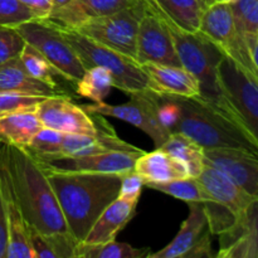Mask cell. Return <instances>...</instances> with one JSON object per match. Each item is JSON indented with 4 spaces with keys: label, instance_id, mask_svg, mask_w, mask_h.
<instances>
[{
    "label": "cell",
    "instance_id": "cell-1",
    "mask_svg": "<svg viewBox=\"0 0 258 258\" xmlns=\"http://www.w3.org/2000/svg\"><path fill=\"white\" fill-rule=\"evenodd\" d=\"M43 166L68 233L76 242H82L103 209L118 197L122 175L60 171Z\"/></svg>",
    "mask_w": 258,
    "mask_h": 258
},
{
    "label": "cell",
    "instance_id": "cell-20",
    "mask_svg": "<svg viewBox=\"0 0 258 258\" xmlns=\"http://www.w3.org/2000/svg\"><path fill=\"white\" fill-rule=\"evenodd\" d=\"M138 202L116 198L98 216L82 242L85 243H105L113 241L121 229L135 216Z\"/></svg>",
    "mask_w": 258,
    "mask_h": 258
},
{
    "label": "cell",
    "instance_id": "cell-7",
    "mask_svg": "<svg viewBox=\"0 0 258 258\" xmlns=\"http://www.w3.org/2000/svg\"><path fill=\"white\" fill-rule=\"evenodd\" d=\"M14 28L27 44L35 48L53 66L60 77L75 85L80 81L86 68L58 25L45 18L27 20Z\"/></svg>",
    "mask_w": 258,
    "mask_h": 258
},
{
    "label": "cell",
    "instance_id": "cell-4",
    "mask_svg": "<svg viewBox=\"0 0 258 258\" xmlns=\"http://www.w3.org/2000/svg\"><path fill=\"white\" fill-rule=\"evenodd\" d=\"M153 8L166 23L180 66L199 81L201 97L223 111V98L217 83V66L223 55V52L199 32H186L181 29L165 15L161 14L154 5Z\"/></svg>",
    "mask_w": 258,
    "mask_h": 258
},
{
    "label": "cell",
    "instance_id": "cell-31",
    "mask_svg": "<svg viewBox=\"0 0 258 258\" xmlns=\"http://www.w3.org/2000/svg\"><path fill=\"white\" fill-rule=\"evenodd\" d=\"M19 58L24 70L32 77L37 78V80L42 81V82L48 83L50 86L58 87L57 81H55L54 77L57 75L59 76V73L53 68V66L35 48L25 43L22 52H20Z\"/></svg>",
    "mask_w": 258,
    "mask_h": 258
},
{
    "label": "cell",
    "instance_id": "cell-8",
    "mask_svg": "<svg viewBox=\"0 0 258 258\" xmlns=\"http://www.w3.org/2000/svg\"><path fill=\"white\" fill-rule=\"evenodd\" d=\"M130 96V101L121 105H110L103 101L83 105L82 108L91 115L111 116L140 128L150 136L155 148H160L171 133L161 121L159 95L146 88Z\"/></svg>",
    "mask_w": 258,
    "mask_h": 258
},
{
    "label": "cell",
    "instance_id": "cell-23",
    "mask_svg": "<svg viewBox=\"0 0 258 258\" xmlns=\"http://www.w3.org/2000/svg\"><path fill=\"white\" fill-rule=\"evenodd\" d=\"M0 91H17L45 97L60 95L58 87L32 77L23 67L19 55L0 64Z\"/></svg>",
    "mask_w": 258,
    "mask_h": 258
},
{
    "label": "cell",
    "instance_id": "cell-35",
    "mask_svg": "<svg viewBox=\"0 0 258 258\" xmlns=\"http://www.w3.org/2000/svg\"><path fill=\"white\" fill-rule=\"evenodd\" d=\"M30 19L34 17L19 0H0V25L17 27Z\"/></svg>",
    "mask_w": 258,
    "mask_h": 258
},
{
    "label": "cell",
    "instance_id": "cell-27",
    "mask_svg": "<svg viewBox=\"0 0 258 258\" xmlns=\"http://www.w3.org/2000/svg\"><path fill=\"white\" fill-rule=\"evenodd\" d=\"M149 256L148 248H135L131 244L116 242L85 243L78 242L73 251V258H143Z\"/></svg>",
    "mask_w": 258,
    "mask_h": 258
},
{
    "label": "cell",
    "instance_id": "cell-3",
    "mask_svg": "<svg viewBox=\"0 0 258 258\" xmlns=\"http://www.w3.org/2000/svg\"><path fill=\"white\" fill-rule=\"evenodd\" d=\"M170 97L178 107L170 133L183 134L203 149L236 148L258 154L257 139L218 107L202 97Z\"/></svg>",
    "mask_w": 258,
    "mask_h": 258
},
{
    "label": "cell",
    "instance_id": "cell-40",
    "mask_svg": "<svg viewBox=\"0 0 258 258\" xmlns=\"http://www.w3.org/2000/svg\"><path fill=\"white\" fill-rule=\"evenodd\" d=\"M72 2H75V0H50V4H52V10L60 9V8H63V7H67V5L71 4ZM52 10H50V12H52Z\"/></svg>",
    "mask_w": 258,
    "mask_h": 258
},
{
    "label": "cell",
    "instance_id": "cell-15",
    "mask_svg": "<svg viewBox=\"0 0 258 258\" xmlns=\"http://www.w3.org/2000/svg\"><path fill=\"white\" fill-rule=\"evenodd\" d=\"M140 66L148 77L149 90L174 97H201L199 81L185 68L156 63Z\"/></svg>",
    "mask_w": 258,
    "mask_h": 258
},
{
    "label": "cell",
    "instance_id": "cell-43",
    "mask_svg": "<svg viewBox=\"0 0 258 258\" xmlns=\"http://www.w3.org/2000/svg\"><path fill=\"white\" fill-rule=\"evenodd\" d=\"M0 141H2V140H0Z\"/></svg>",
    "mask_w": 258,
    "mask_h": 258
},
{
    "label": "cell",
    "instance_id": "cell-24",
    "mask_svg": "<svg viewBox=\"0 0 258 258\" xmlns=\"http://www.w3.org/2000/svg\"><path fill=\"white\" fill-rule=\"evenodd\" d=\"M43 127L35 110L17 111L0 117V140L10 145L28 148Z\"/></svg>",
    "mask_w": 258,
    "mask_h": 258
},
{
    "label": "cell",
    "instance_id": "cell-18",
    "mask_svg": "<svg viewBox=\"0 0 258 258\" xmlns=\"http://www.w3.org/2000/svg\"><path fill=\"white\" fill-rule=\"evenodd\" d=\"M140 0H75L67 7L52 10L47 19L63 29H77L92 18L110 15Z\"/></svg>",
    "mask_w": 258,
    "mask_h": 258
},
{
    "label": "cell",
    "instance_id": "cell-13",
    "mask_svg": "<svg viewBox=\"0 0 258 258\" xmlns=\"http://www.w3.org/2000/svg\"><path fill=\"white\" fill-rule=\"evenodd\" d=\"M0 189L8 219V249L5 258H34L28 238V224L15 194L0 141Z\"/></svg>",
    "mask_w": 258,
    "mask_h": 258
},
{
    "label": "cell",
    "instance_id": "cell-41",
    "mask_svg": "<svg viewBox=\"0 0 258 258\" xmlns=\"http://www.w3.org/2000/svg\"><path fill=\"white\" fill-rule=\"evenodd\" d=\"M232 0H212V3H231Z\"/></svg>",
    "mask_w": 258,
    "mask_h": 258
},
{
    "label": "cell",
    "instance_id": "cell-16",
    "mask_svg": "<svg viewBox=\"0 0 258 258\" xmlns=\"http://www.w3.org/2000/svg\"><path fill=\"white\" fill-rule=\"evenodd\" d=\"M197 178L201 181L207 193L209 194L211 201L228 209L237 217L246 213L254 203L258 202L256 197L248 194L221 171L206 165V164H204L203 170Z\"/></svg>",
    "mask_w": 258,
    "mask_h": 258
},
{
    "label": "cell",
    "instance_id": "cell-36",
    "mask_svg": "<svg viewBox=\"0 0 258 258\" xmlns=\"http://www.w3.org/2000/svg\"><path fill=\"white\" fill-rule=\"evenodd\" d=\"M144 188V180L138 173L130 171L121 176L120 191H118V198L126 199V201L138 202L140 199L141 190Z\"/></svg>",
    "mask_w": 258,
    "mask_h": 258
},
{
    "label": "cell",
    "instance_id": "cell-6",
    "mask_svg": "<svg viewBox=\"0 0 258 258\" xmlns=\"http://www.w3.org/2000/svg\"><path fill=\"white\" fill-rule=\"evenodd\" d=\"M60 29L83 67L98 66L107 70L112 76L113 87L128 95L148 88V77L135 59L90 39L77 30Z\"/></svg>",
    "mask_w": 258,
    "mask_h": 258
},
{
    "label": "cell",
    "instance_id": "cell-21",
    "mask_svg": "<svg viewBox=\"0 0 258 258\" xmlns=\"http://www.w3.org/2000/svg\"><path fill=\"white\" fill-rule=\"evenodd\" d=\"M134 171L143 178L144 185L149 183H165L190 176L186 166L180 160L160 148H156L151 153L141 154L136 159Z\"/></svg>",
    "mask_w": 258,
    "mask_h": 258
},
{
    "label": "cell",
    "instance_id": "cell-9",
    "mask_svg": "<svg viewBox=\"0 0 258 258\" xmlns=\"http://www.w3.org/2000/svg\"><path fill=\"white\" fill-rule=\"evenodd\" d=\"M146 9V0H140L113 14L92 18L73 30H77L90 39L135 59L139 23Z\"/></svg>",
    "mask_w": 258,
    "mask_h": 258
},
{
    "label": "cell",
    "instance_id": "cell-17",
    "mask_svg": "<svg viewBox=\"0 0 258 258\" xmlns=\"http://www.w3.org/2000/svg\"><path fill=\"white\" fill-rule=\"evenodd\" d=\"M110 150H138V148L121 140L107 121L103 122L97 134H64L60 145L59 159L80 158Z\"/></svg>",
    "mask_w": 258,
    "mask_h": 258
},
{
    "label": "cell",
    "instance_id": "cell-37",
    "mask_svg": "<svg viewBox=\"0 0 258 258\" xmlns=\"http://www.w3.org/2000/svg\"><path fill=\"white\" fill-rule=\"evenodd\" d=\"M30 10L34 19H45L52 10L50 0H19Z\"/></svg>",
    "mask_w": 258,
    "mask_h": 258
},
{
    "label": "cell",
    "instance_id": "cell-29",
    "mask_svg": "<svg viewBox=\"0 0 258 258\" xmlns=\"http://www.w3.org/2000/svg\"><path fill=\"white\" fill-rule=\"evenodd\" d=\"M145 186L168 194L176 199H180L186 203H191V202L204 203V202L211 201V197L203 188L201 181L194 176L175 179V180L165 181V183H149L145 184Z\"/></svg>",
    "mask_w": 258,
    "mask_h": 258
},
{
    "label": "cell",
    "instance_id": "cell-12",
    "mask_svg": "<svg viewBox=\"0 0 258 258\" xmlns=\"http://www.w3.org/2000/svg\"><path fill=\"white\" fill-rule=\"evenodd\" d=\"M204 164L258 198V154L244 149H204Z\"/></svg>",
    "mask_w": 258,
    "mask_h": 258
},
{
    "label": "cell",
    "instance_id": "cell-22",
    "mask_svg": "<svg viewBox=\"0 0 258 258\" xmlns=\"http://www.w3.org/2000/svg\"><path fill=\"white\" fill-rule=\"evenodd\" d=\"M222 52L227 49L236 34L229 3H212L202 13L198 30Z\"/></svg>",
    "mask_w": 258,
    "mask_h": 258
},
{
    "label": "cell",
    "instance_id": "cell-14",
    "mask_svg": "<svg viewBox=\"0 0 258 258\" xmlns=\"http://www.w3.org/2000/svg\"><path fill=\"white\" fill-rule=\"evenodd\" d=\"M144 151L138 150H110L80 158H66L44 164L47 168L60 171H77V173L117 174L123 175L134 170V165Z\"/></svg>",
    "mask_w": 258,
    "mask_h": 258
},
{
    "label": "cell",
    "instance_id": "cell-26",
    "mask_svg": "<svg viewBox=\"0 0 258 258\" xmlns=\"http://www.w3.org/2000/svg\"><path fill=\"white\" fill-rule=\"evenodd\" d=\"M160 149L180 160L186 166L190 176L197 178L203 170L204 149L188 136L179 133H171Z\"/></svg>",
    "mask_w": 258,
    "mask_h": 258
},
{
    "label": "cell",
    "instance_id": "cell-39",
    "mask_svg": "<svg viewBox=\"0 0 258 258\" xmlns=\"http://www.w3.org/2000/svg\"><path fill=\"white\" fill-rule=\"evenodd\" d=\"M212 256V248H211V232L207 231L206 233L202 236L198 243L196 244L193 249L186 254V257H211ZM185 257V258H186Z\"/></svg>",
    "mask_w": 258,
    "mask_h": 258
},
{
    "label": "cell",
    "instance_id": "cell-38",
    "mask_svg": "<svg viewBox=\"0 0 258 258\" xmlns=\"http://www.w3.org/2000/svg\"><path fill=\"white\" fill-rule=\"evenodd\" d=\"M8 249V219L5 212L4 198L0 189V258L7 257Z\"/></svg>",
    "mask_w": 258,
    "mask_h": 258
},
{
    "label": "cell",
    "instance_id": "cell-34",
    "mask_svg": "<svg viewBox=\"0 0 258 258\" xmlns=\"http://www.w3.org/2000/svg\"><path fill=\"white\" fill-rule=\"evenodd\" d=\"M25 45V40L14 27L0 25V64L18 57Z\"/></svg>",
    "mask_w": 258,
    "mask_h": 258
},
{
    "label": "cell",
    "instance_id": "cell-19",
    "mask_svg": "<svg viewBox=\"0 0 258 258\" xmlns=\"http://www.w3.org/2000/svg\"><path fill=\"white\" fill-rule=\"evenodd\" d=\"M189 204V216L181 224L175 238L155 253H149L151 258H185L186 254L196 247L199 239L208 229L206 214H204L203 204Z\"/></svg>",
    "mask_w": 258,
    "mask_h": 258
},
{
    "label": "cell",
    "instance_id": "cell-33",
    "mask_svg": "<svg viewBox=\"0 0 258 258\" xmlns=\"http://www.w3.org/2000/svg\"><path fill=\"white\" fill-rule=\"evenodd\" d=\"M45 96L30 95L17 91H0V117L17 111L35 110Z\"/></svg>",
    "mask_w": 258,
    "mask_h": 258
},
{
    "label": "cell",
    "instance_id": "cell-11",
    "mask_svg": "<svg viewBox=\"0 0 258 258\" xmlns=\"http://www.w3.org/2000/svg\"><path fill=\"white\" fill-rule=\"evenodd\" d=\"M38 117L44 127L53 128L63 134H97L103 125L102 115H92L77 106L67 97L57 95L45 97L35 108Z\"/></svg>",
    "mask_w": 258,
    "mask_h": 258
},
{
    "label": "cell",
    "instance_id": "cell-30",
    "mask_svg": "<svg viewBox=\"0 0 258 258\" xmlns=\"http://www.w3.org/2000/svg\"><path fill=\"white\" fill-rule=\"evenodd\" d=\"M63 136H64L63 133L43 126L35 134V136L30 141L29 146L27 149L38 160L43 161V163L54 161L59 158Z\"/></svg>",
    "mask_w": 258,
    "mask_h": 258
},
{
    "label": "cell",
    "instance_id": "cell-28",
    "mask_svg": "<svg viewBox=\"0 0 258 258\" xmlns=\"http://www.w3.org/2000/svg\"><path fill=\"white\" fill-rule=\"evenodd\" d=\"M112 88L113 80L111 73L98 66L86 68L83 76L76 83L77 95L92 102H103Z\"/></svg>",
    "mask_w": 258,
    "mask_h": 258
},
{
    "label": "cell",
    "instance_id": "cell-25",
    "mask_svg": "<svg viewBox=\"0 0 258 258\" xmlns=\"http://www.w3.org/2000/svg\"><path fill=\"white\" fill-rule=\"evenodd\" d=\"M161 14L186 32H197L206 5L202 0H149Z\"/></svg>",
    "mask_w": 258,
    "mask_h": 258
},
{
    "label": "cell",
    "instance_id": "cell-42",
    "mask_svg": "<svg viewBox=\"0 0 258 258\" xmlns=\"http://www.w3.org/2000/svg\"><path fill=\"white\" fill-rule=\"evenodd\" d=\"M202 3H203V4L206 5V7H208L209 4H212V0H202Z\"/></svg>",
    "mask_w": 258,
    "mask_h": 258
},
{
    "label": "cell",
    "instance_id": "cell-32",
    "mask_svg": "<svg viewBox=\"0 0 258 258\" xmlns=\"http://www.w3.org/2000/svg\"><path fill=\"white\" fill-rule=\"evenodd\" d=\"M234 29L239 34H258V0H232Z\"/></svg>",
    "mask_w": 258,
    "mask_h": 258
},
{
    "label": "cell",
    "instance_id": "cell-10",
    "mask_svg": "<svg viewBox=\"0 0 258 258\" xmlns=\"http://www.w3.org/2000/svg\"><path fill=\"white\" fill-rule=\"evenodd\" d=\"M146 3L148 9L139 23L136 35L135 60L139 64L156 63L181 67L166 23L148 0Z\"/></svg>",
    "mask_w": 258,
    "mask_h": 258
},
{
    "label": "cell",
    "instance_id": "cell-5",
    "mask_svg": "<svg viewBox=\"0 0 258 258\" xmlns=\"http://www.w3.org/2000/svg\"><path fill=\"white\" fill-rule=\"evenodd\" d=\"M217 83L224 113L257 139L258 76L223 53L217 66Z\"/></svg>",
    "mask_w": 258,
    "mask_h": 258
},
{
    "label": "cell",
    "instance_id": "cell-2",
    "mask_svg": "<svg viewBox=\"0 0 258 258\" xmlns=\"http://www.w3.org/2000/svg\"><path fill=\"white\" fill-rule=\"evenodd\" d=\"M2 144L5 164L28 226L44 234L68 233L43 164L27 148Z\"/></svg>",
    "mask_w": 258,
    "mask_h": 258
}]
</instances>
